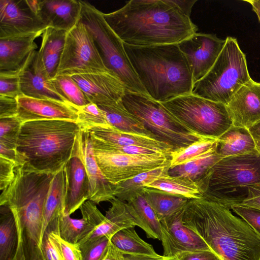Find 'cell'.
Instances as JSON below:
<instances>
[{
	"label": "cell",
	"instance_id": "obj_27",
	"mask_svg": "<svg viewBox=\"0 0 260 260\" xmlns=\"http://www.w3.org/2000/svg\"><path fill=\"white\" fill-rule=\"evenodd\" d=\"M255 150V143L248 129L232 125L217 139L215 152L223 158Z\"/></svg>",
	"mask_w": 260,
	"mask_h": 260
},
{
	"label": "cell",
	"instance_id": "obj_24",
	"mask_svg": "<svg viewBox=\"0 0 260 260\" xmlns=\"http://www.w3.org/2000/svg\"><path fill=\"white\" fill-rule=\"evenodd\" d=\"M91 138L99 142L114 145H135L172 152L166 144L151 137L121 131L113 126L97 127L88 131Z\"/></svg>",
	"mask_w": 260,
	"mask_h": 260
},
{
	"label": "cell",
	"instance_id": "obj_3",
	"mask_svg": "<svg viewBox=\"0 0 260 260\" xmlns=\"http://www.w3.org/2000/svg\"><path fill=\"white\" fill-rule=\"evenodd\" d=\"M82 131L75 122L52 119L23 123L18 137L17 167L55 174L81 147Z\"/></svg>",
	"mask_w": 260,
	"mask_h": 260
},
{
	"label": "cell",
	"instance_id": "obj_28",
	"mask_svg": "<svg viewBox=\"0 0 260 260\" xmlns=\"http://www.w3.org/2000/svg\"><path fill=\"white\" fill-rule=\"evenodd\" d=\"M67 31L47 27L42 36V43L38 50L50 79L57 72L64 47Z\"/></svg>",
	"mask_w": 260,
	"mask_h": 260
},
{
	"label": "cell",
	"instance_id": "obj_41",
	"mask_svg": "<svg viewBox=\"0 0 260 260\" xmlns=\"http://www.w3.org/2000/svg\"><path fill=\"white\" fill-rule=\"evenodd\" d=\"M22 124L17 117L0 118V144L16 149Z\"/></svg>",
	"mask_w": 260,
	"mask_h": 260
},
{
	"label": "cell",
	"instance_id": "obj_56",
	"mask_svg": "<svg viewBox=\"0 0 260 260\" xmlns=\"http://www.w3.org/2000/svg\"><path fill=\"white\" fill-rule=\"evenodd\" d=\"M244 2L250 4L253 11L256 14L260 23V0H247Z\"/></svg>",
	"mask_w": 260,
	"mask_h": 260
},
{
	"label": "cell",
	"instance_id": "obj_40",
	"mask_svg": "<svg viewBox=\"0 0 260 260\" xmlns=\"http://www.w3.org/2000/svg\"><path fill=\"white\" fill-rule=\"evenodd\" d=\"M35 52V51L32 52L18 69L0 72V95L16 98L22 94L19 84L20 76L30 61Z\"/></svg>",
	"mask_w": 260,
	"mask_h": 260
},
{
	"label": "cell",
	"instance_id": "obj_7",
	"mask_svg": "<svg viewBox=\"0 0 260 260\" xmlns=\"http://www.w3.org/2000/svg\"><path fill=\"white\" fill-rule=\"evenodd\" d=\"M80 2V19L91 35L107 69L127 90L148 96L130 62L123 42L107 23L103 13L88 2Z\"/></svg>",
	"mask_w": 260,
	"mask_h": 260
},
{
	"label": "cell",
	"instance_id": "obj_14",
	"mask_svg": "<svg viewBox=\"0 0 260 260\" xmlns=\"http://www.w3.org/2000/svg\"><path fill=\"white\" fill-rule=\"evenodd\" d=\"M17 118L22 123L30 121L60 119L76 122L78 109L70 103L53 100L28 97L16 98Z\"/></svg>",
	"mask_w": 260,
	"mask_h": 260
},
{
	"label": "cell",
	"instance_id": "obj_50",
	"mask_svg": "<svg viewBox=\"0 0 260 260\" xmlns=\"http://www.w3.org/2000/svg\"><path fill=\"white\" fill-rule=\"evenodd\" d=\"M240 205L260 210V183L248 187L247 197Z\"/></svg>",
	"mask_w": 260,
	"mask_h": 260
},
{
	"label": "cell",
	"instance_id": "obj_39",
	"mask_svg": "<svg viewBox=\"0 0 260 260\" xmlns=\"http://www.w3.org/2000/svg\"><path fill=\"white\" fill-rule=\"evenodd\" d=\"M77 109L76 123L82 131H89L97 127L107 128L112 126L109 124L105 112L96 104L90 103Z\"/></svg>",
	"mask_w": 260,
	"mask_h": 260
},
{
	"label": "cell",
	"instance_id": "obj_17",
	"mask_svg": "<svg viewBox=\"0 0 260 260\" xmlns=\"http://www.w3.org/2000/svg\"><path fill=\"white\" fill-rule=\"evenodd\" d=\"M226 106L233 125L249 129L260 120V83L251 78Z\"/></svg>",
	"mask_w": 260,
	"mask_h": 260
},
{
	"label": "cell",
	"instance_id": "obj_9",
	"mask_svg": "<svg viewBox=\"0 0 260 260\" xmlns=\"http://www.w3.org/2000/svg\"><path fill=\"white\" fill-rule=\"evenodd\" d=\"M181 122L205 138L218 139L232 125L226 105L192 93L161 103Z\"/></svg>",
	"mask_w": 260,
	"mask_h": 260
},
{
	"label": "cell",
	"instance_id": "obj_5",
	"mask_svg": "<svg viewBox=\"0 0 260 260\" xmlns=\"http://www.w3.org/2000/svg\"><path fill=\"white\" fill-rule=\"evenodd\" d=\"M260 183V153L223 157L198 184L203 198L231 209L247 198L249 186Z\"/></svg>",
	"mask_w": 260,
	"mask_h": 260
},
{
	"label": "cell",
	"instance_id": "obj_2",
	"mask_svg": "<svg viewBox=\"0 0 260 260\" xmlns=\"http://www.w3.org/2000/svg\"><path fill=\"white\" fill-rule=\"evenodd\" d=\"M182 220L221 260H260V237L230 209L204 198L190 199Z\"/></svg>",
	"mask_w": 260,
	"mask_h": 260
},
{
	"label": "cell",
	"instance_id": "obj_26",
	"mask_svg": "<svg viewBox=\"0 0 260 260\" xmlns=\"http://www.w3.org/2000/svg\"><path fill=\"white\" fill-rule=\"evenodd\" d=\"M67 191V176L64 168L54 175L52 180L44 210L42 239L49 225L66 211Z\"/></svg>",
	"mask_w": 260,
	"mask_h": 260
},
{
	"label": "cell",
	"instance_id": "obj_49",
	"mask_svg": "<svg viewBox=\"0 0 260 260\" xmlns=\"http://www.w3.org/2000/svg\"><path fill=\"white\" fill-rule=\"evenodd\" d=\"M178 260H221L211 250H197L180 253L176 257Z\"/></svg>",
	"mask_w": 260,
	"mask_h": 260
},
{
	"label": "cell",
	"instance_id": "obj_52",
	"mask_svg": "<svg viewBox=\"0 0 260 260\" xmlns=\"http://www.w3.org/2000/svg\"><path fill=\"white\" fill-rule=\"evenodd\" d=\"M123 260H178L176 257H167L163 255L158 256H141L123 254Z\"/></svg>",
	"mask_w": 260,
	"mask_h": 260
},
{
	"label": "cell",
	"instance_id": "obj_45",
	"mask_svg": "<svg viewBox=\"0 0 260 260\" xmlns=\"http://www.w3.org/2000/svg\"><path fill=\"white\" fill-rule=\"evenodd\" d=\"M50 224L52 226L54 236L57 241L64 259L82 260L81 251L79 244L68 242L60 237L57 228V219L53 221Z\"/></svg>",
	"mask_w": 260,
	"mask_h": 260
},
{
	"label": "cell",
	"instance_id": "obj_54",
	"mask_svg": "<svg viewBox=\"0 0 260 260\" xmlns=\"http://www.w3.org/2000/svg\"><path fill=\"white\" fill-rule=\"evenodd\" d=\"M248 130L253 139L256 150L260 153V120L253 124Z\"/></svg>",
	"mask_w": 260,
	"mask_h": 260
},
{
	"label": "cell",
	"instance_id": "obj_47",
	"mask_svg": "<svg viewBox=\"0 0 260 260\" xmlns=\"http://www.w3.org/2000/svg\"><path fill=\"white\" fill-rule=\"evenodd\" d=\"M17 167L16 162L0 157V189L2 191L14 180Z\"/></svg>",
	"mask_w": 260,
	"mask_h": 260
},
{
	"label": "cell",
	"instance_id": "obj_34",
	"mask_svg": "<svg viewBox=\"0 0 260 260\" xmlns=\"http://www.w3.org/2000/svg\"><path fill=\"white\" fill-rule=\"evenodd\" d=\"M222 158L215 150L181 165L169 167L168 174L188 178L198 185L212 167Z\"/></svg>",
	"mask_w": 260,
	"mask_h": 260
},
{
	"label": "cell",
	"instance_id": "obj_42",
	"mask_svg": "<svg viewBox=\"0 0 260 260\" xmlns=\"http://www.w3.org/2000/svg\"><path fill=\"white\" fill-rule=\"evenodd\" d=\"M90 136V135H89ZM92 147L124 154L146 155L160 154H170L161 150L135 145H114L103 143L90 138Z\"/></svg>",
	"mask_w": 260,
	"mask_h": 260
},
{
	"label": "cell",
	"instance_id": "obj_46",
	"mask_svg": "<svg viewBox=\"0 0 260 260\" xmlns=\"http://www.w3.org/2000/svg\"><path fill=\"white\" fill-rule=\"evenodd\" d=\"M231 209L245 221L260 237V210L240 205L233 206Z\"/></svg>",
	"mask_w": 260,
	"mask_h": 260
},
{
	"label": "cell",
	"instance_id": "obj_36",
	"mask_svg": "<svg viewBox=\"0 0 260 260\" xmlns=\"http://www.w3.org/2000/svg\"><path fill=\"white\" fill-rule=\"evenodd\" d=\"M111 242L123 254L158 256L153 246L143 240L134 227L122 229L115 234Z\"/></svg>",
	"mask_w": 260,
	"mask_h": 260
},
{
	"label": "cell",
	"instance_id": "obj_33",
	"mask_svg": "<svg viewBox=\"0 0 260 260\" xmlns=\"http://www.w3.org/2000/svg\"><path fill=\"white\" fill-rule=\"evenodd\" d=\"M146 187L156 188L189 199L203 198L196 183L186 177L171 176L168 174V171Z\"/></svg>",
	"mask_w": 260,
	"mask_h": 260
},
{
	"label": "cell",
	"instance_id": "obj_19",
	"mask_svg": "<svg viewBox=\"0 0 260 260\" xmlns=\"http://www.w3.org/2000/svg\"><path fill=\"white\" fill-rule=\"evenodd\" d=\"M19 84L21 93L24 95L66 102L52 85L39 51H35L30 61L20 75Z\"/></svg>",
	"mask_w": 260,
	"mask_h": 260
},
{
	"label": "cell",
	"instance_id": "obj_8",
	"mask_svg": "<svg viewBox=\"0 0 260 260\" xmlns=\"http://www.w3.org/2000/svg\"><path fill=\"white\" fill-rule=\"evenodd\" d=\"M122 102L126 109L154 135L155 139L169 145L172 152L207 139L191 131L160 102L148 95L126 89Z\"/></svg>",
	"mask_w": 260,
	"mask_h": 260
},
{
	"label": "cell",
	"instance_id": "obj_44",
	"mask_svg": "<svg viewBox=\"0 0 260 260\" xmlns=\"http://www.w3.org/2000/svg\"><path fill=\"white\" fill-rule=\"evenodd\" d=\"M42 248L45 260H64L50 224L45 232Z\"/></svg>",
	"mask_w": 260,
	"mask_h": 260
},
{
	"label": "cell",
	"instance_id": "obj_6",
	"mask_svg": "<svg viewBox=\"0 0 260 260\" xmlns=\"http://www.w3.org/2000/svg\"><path fill=\"white\" fill-rule=\"evenodd\" d=\"M251 79L245 54L236 38L227 37L215 62L207 74L193 84L191 93L226 105Z\"/></svg>",
	"mask_w": 260,
	"mask_h": 260
},
{
	"label": "cell",
	"instance_id": "obj_15",
	"mask_svg": "<svg viewBox=\"0 0 260 260\" xmlns=\"http://www.w3.org/2000/svg\"><path fill=\"white\" fill-rule=\"evenodd\" d=\"M72 77L89 101L99 106L121 101L126 89L123 83L109 70Z\"/></svg>",
	"mask_w": 260,
	"mask_h": 260
},
{
	"label": "cell",
	"instance_id": "obj_10",
	"mask_svg": "<svg viewBox=\"0 0 260 260\" xmlns=\"http://www.w3.org/2000/svg\"><path fill=\"white\" fill-rule=\"evenodd\" d=\"M106 71L108 70L91 35L80 19L72 29L67 31L55 76H72Z\"/></svg>",
	"mask_w": 260,
	"mask_h": 260
},
{
	"label": "cell",
	"instance_id": "obj_11",
	"mask_svg": "<svg viewBox=\"0 0 260 260\" xmlns=\"http://www.w3.org/2000/svg\"><path fill=\"white\" fill-rule=\"evenodd\" d=\"M93 150L103 174L114 185L143 172L169 165L171 159V153L138 155L97 148Z\"/></svg>",
	"mask_w": 260,
	"mask_h": 260
},
{
	"label": "cell",
	"instance_id": "obj_18",
	"mask_svg": "<svg viewBox=\"0 0 260 260\" xmlns=\"http://www.w3.org/2000/svg\"><path fill=\"white\" fill-rule=\"evenodd\" d=\"M80 209L82 216L81 219L71 218L66 211L57 219L60 237L73 244L79 243L85 239L105 218L94 203L90 201L85 202Z\"/></svg>",
	"mask_w": 260,
	"mask_h": 260
},
{
	"label": "cell",
	"instance_id": "obj_23",
	"mask_svg": "<svg viewBox=\"0 0 260 260\" xmlns=\"http://www.w3.org/2000/svg\"><path fill=\"white\" fill-rule=\"evenodd\" d=\"M44 31L0 38V72L19 68L36 50L35 40Z\"/></svg>",
	"mask_w": 260,
	"mask_h": 260
},
{
	"label": "cell",
	"instance_id": "obj_55",
	"mask_svg": "<svg viewBox=\"0 0 260 260\" xmlns=\"http://www.w3.org/2000/svg\"><path fill=\"white\" fill-rule=\"evenodd\" d=\"M24 2L30 12L38 18L41 0H24Z\"/></svg>",
	"mask_w": 260,
	"mask_h": 260
},
{
	"label": "cell",
	"instance_id": "obj_20",
	"mask_svg": "<svg viewBox=\"0 0 260 260\" xmlns=\"http://www.w3.org/2000/svg\"><path fill=\"white\" fill-rule=\"evenodd\" d=\"M81 147L90 184L89 200L96 204L102 202H110L115 198L116 185L106 179L99 167L88 131H82Z\"/></svg>",
	"mask_w": 260,
	"mask_h": 260
},
{
	"label": "cell",
	"instance_id": "obj_37",
	"mask_svg": "<svg viewBox=\"0 0 260 260\" xmlns=\"http://www.w3.org/2000/svg\"><path fill=\"white\" fill-rule=\"evenodd\" d=\"M51 81L64 101L77 108L91 103L72 76L58 75L51 79Z\"/></svg>",
	"mask_w": 260,
	"mask_h": 260
},
{
	"label": "cell",
	"instance_id": "obj_4",
	"mask_svg": "<svg viewBox=\"0 0 260 260\" xmlns=\"http://www.w3.org/2000/svg\"><path fill=\"white\" fill-rule=\"evenodd\" d=\"M126 53L149 96L160 103L191 93L188 62L178 44L137 46L124 43Z\"/></svg>",
	"mask_w": 260,
	"mask_h": 260
},
{
	"label": "cell",
	"instance_id": "obj_21",
	"mask_svg": "<svg viewBox=\"0 0 260 260\" xmlns=\"http://www.w3.org/2000/svg\"><path fill=\"white\" fill-rule=\"evenodd\" d=\"M64 169L68 180L66 211L71 215L89 200L90 196L89 181L83 161L81 147L67 163Z\"/></svg>",
	"mask_w": 260,
	"mask_h": 260
},
{
	"label": "cell",
	"instance_id": "obj_29",
	"mask_svg": "<svg viewBox=\"0 0 260 260\" xmlns=\"http://www.w3.org/2000/svg\"><path fill=\"white\" fill-rule=\"evenodd\" d=\"M126 206L137 225L144 231L147 237L161 241L160 221L143 194L127 202Z\"/></svg>",
	"mask_w": 260,
	"mask_h": 260
},
{
	"label": "cell",
	"instance_id": "obj_25",
	"mask_svg": "<svg viewBox=\"0 0 260 260\" xmlns=\"http://www.w3.org/2000/svg\"><path fill=\"white\" fill-rule=\"evenodd\" d=\"M110 203L111 206L107 211L103 221L92 234L78 244L103 237L111 239L118 231L137 225L135 219L127 210L125 202L115 198Z\"/></svg>",
	"mask_w": 260,
	"mask_h": 260
},
{
	"label": "cell",
	"instance_id": "obj_38",
	"mask_svg": "<svg viewBox=\"0 0 260 260\" xmlns=\"http://www.w3.org/2000/svg\"><path fill=\"white\" fill-rule=\"evenodd\" d=\"M217 142V139H204L194 142L182 149L171 152L169 167L181 165L215 151Z\"/></svg>",
	"mask_w": 260,
	"mask_h": 260
},
{
	"label": "cell",
	"instance_id": "obj_30",
	"mask_svg": "<svg viewBox=\"0 0 260 260\" xmlns=\"http://www.w3.org/2000/svg\"><path fill=\"white\" fill-rule=\"evenodd\" d=\"M143 195L159 221L184 208L190 200L156 188L145 187Z\"/></svg>",
	"mask_w": 260,
	"mask_h": 260
},
{
	"label": "cell",
	"instance_id": "obj_16",
	"mask_svg": "<svg viewBox=\"0 0 260 260\" xmlns=\"http://www.w3.org/2000/svg\"><path fill=\"white\" fill-rule=\"evenodd\" d=\"M47 27L24 1L0 0V38L44 31Z\"/></svg>",
	"mask_w": 260,
	"mask_h": 260
},
{
	"label": "cell",
	"instance_id": "obj_13",
	"mask_svg": "<svg viewBox=\"0 0 260 260\" xmlns=\"http://www.w3.org/2000/svg\"><path fill=\"white\" fill-rule=\"evenodd\" d=\"M183 210L160 221L164 256L176 257L182 252L211 250L199 235L183 224Z\"/></svg>",
	"mask_w": 260,
	"mask_h": 260
},
{
	"label": "cell",
	"instance_id": "obj_1",
	"mask_svg": "<svg viewBox=\"0 0 260 260\" xmlns=\"http://www.w3.org/2000/svg\"><path fill=\"white\" fill-rule=\"evenodd\" d=\"M103 15L123 43L133 46L178 44L198 29L171 0H131Z\"/></svg>",
	"mask_w": 260,
	"mask_h": 260
},
{
	"label": "cell",
	"instance_id": "obj_51",
	"mask_svg": "<svg viewBox=\"0 0 260 260\" xmlns=\"http://www.w3.org/2000/svg\"><path fill=\"white\" fill-rule=\"evenodd\" d=\"M102 260H123V254L110 241L107 251Z\"/></svg>",
	"mask_w": 260,
	"mask_h": 260
},
{
	"label": "cell",
	"instance_id": "obj_12",
	"mask_svg": "<svg viewBox=\"0 0 260 260\" xmlns=\"http://www.w3.org/2000/svg\"><path fill=\"white\" fill-rule=\"evenodd\" d=\"M225 43L215 34L198 33L178 44L190 67L193 84L212 67Z\"/></svg>",
	"mask_w": 260,
	"mask_h": 260
},
{
	"label": "cell",
	"instance_id": "obj_31",
	"mask_svg": "<svg viewBox=\"0 0 260 260\" xmlns=\"http://www.w3.org/2000/svg\"><path fill=\"white\" fill-rule=\"evenodd\" d=\"M99 107L105 112L109 124L113 127L121 131L156 139L154 135L126 109L122 100L109 105Z\"/></svg>",
	"mask_w": 260,
	"mask_h": 260
},
{
	"label": "cell",
	"instance_id": "obj_48",
	"mask_svg": "<svg viewBox=\"0 0 260 260\" xmlns=\"http://www.w3.org/2000/svg\"><path fill=\"white\" fill-rule=\"evenodd\" d=\"M16 98L0 95V118L17 117Z\"/></svg>",
	"mask_w": 260,
	"mask_h": 260
},
{
	"label": "cell",
	"instance_id": "obj_32",
	"mask_svg": "<svg viewBox=\"0 0 260 260\" xmlns=\"http://www.w3.org/2000/svg\"><path fill=\"white\" fill-rule=\"evenodd\" d=\"M169 165L143 172L118 183L114 191L115 198L124 202H128L138 195L143 194L145 187L168 171Z\"/></svg>",
	"mask_w": 260,
	"mask_h": 260
},
{
	"label": "cell",
	"instance_id": "obj_53",
	"mask_svg": "<svg viewBox=\"0 0 260 260\" xmlns=\"http://www.w3.org/2000/svg\"><path fill=\"white\" fill-rule=\"evenodd\" d=\"M172 2L177 5L181 10L187 16L190 17L192 7L197 0L191 1H179L171 0Z\"/></svg>",
	"mask_w": 260,
	"mask_h": 260
},
{
	"label": "cell",
	"instance_id": "obj_35",
	"mask_svg": "<svg viewBox=\"0 0 260 260\" xmlns=\"http://www.w3.org/2000/svg\"><path fill=\"white\" fill-rule=\"evenodd\" d=\"M18 247V233L13 213L1 206L0 260H14Z\"/></svg>",
	"mask_w": 260,
	"mask_h": 260
},
{
	"label": "cell",
	"instance_id": "obj_43",
	"mask_svg": "<svg viewBox=\"0 0 260 260\" xmlns=\"http://www.w3.org/2000/svg\"><path fill=\"white\" fill-rule=\"evenodd\" d=\"M110 242V239L103 237L79 244L82 260H102L107 251Z\"/></svg>",
	"mask_w": 260,
	"mask_h": 260
},
{
	"label": "cell",
	"instance_id": "obj_22",
	"mask_svg": "<svg viewBox=\"0 0 260 260\" xmlns=\"http://www.w3.org/2000/svg\"><path fill=\"white\" fill-rule=\"evenodd\" d=\"M81 6L77 0H41L39 19L47 27L68 31L79 21Z\"/></svg>",
	"mask_w": 260,
	"mask_h": 260
}]
</instances>
